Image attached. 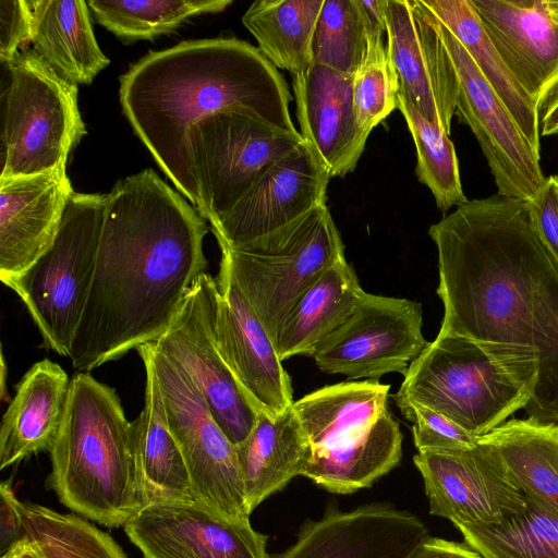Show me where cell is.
Masks as SVG:
<instances>
[{
  "label": "cell",
  "instance_id": "obj_1",
  "mask_svg": "<svg viewBox=\"0 0 558 558\" xmlns=\"http://www.w3.org/2000/svg\"><path fill=\"white\" fill-rule=\"evenodd\" d=\"M438 257V335L477 342L533 391L529 417L558 423V265L525 201L458 206L428 229Z\"/></svg>",
  "mask_w": 558,
  "mask_h": 558
},
{
  "label": "cell",
  "instance_id": "obj_2",
  "mask_svg": "<svg viewBox=\"0 0 558 558\" xmlns=\"http://www.w3.org/2000/svg\"><path fill=\"white\" fill-rule=\"evenodd\" d=\"M207 220L153 169L107 194L94 280L71 344L77 372H89L155 342L206 272Z\"/></svg>",
  "mask_w": 558,
  "mask_h": 558
},
{
  "label": "cell",
  "instance_id": "obj_3",
  "mask_svg": "<svg viewBox=\"0 0 558 558\" xmlns=\"http://www.w3.org/2000/svg\"><path fill=\"white\" fill-rule=\"evenodd\" d=\"M119 96L137 137L195 207L187 153L193 124L216 112L235 111L298 132L284 77L258 48L235 37L187 40L150 51L120 76Z\"/></svg>",
  "mask_w": 558,
  "mask_h": 558
},
{
  "label": "cell",
  "instance_id": "obj_4",
  "mask_svg": "<svg viewBox=\"0 0 558 558\" xmlns=\"http://www.w3.org/2000/svg\"><path fill=\"white\" fill-rule=\"evenodd\" d=\"M48 452V486L74 513L120 527L140 510L132 422L116 390L88 372L71 377L63 420Z\"/></svg>",
  "mask_w": 558,
  "mask_h": 558
},
{
  "label": "cell",
  "instance_id": "obj_5",
  "mask_svg": "<svg viewBox=\"0 0 558 558\" xmlns=\"http://www.w3.org/2000/svg\"><path fill=\"white\" fill-rule=\"evenodd\" d=\"M397 404L433 409L482 437L530 403L533 391L477 342L437 335L410 364Z\"/></svg>",
  "mask_w": 558,
  "mask_h": 558
},
{
  "label": "cell",
  "instance_id": "obj_6",
  "mask_svg": "<svg viewBox=\"0 0 558 558\" xmlns=\"http://www.w3.org/2000/svg\"><path fill=\"white\" fill-rule=\"evenodd\" d=\"M222 264L272 342L302 294L344 256L326 202L236 248L220 246Z\"/></svg>",
  "mask_w": 558,
  "mask_h": 558
},
{
  "label": "cell",
  "instance_id": "obj_7",
  "mask_svg": "<svg viewBox=\"0 0 558 558\" xmlns=\"http://www.w3.org/2000/svg\"><path fill=\"white\" fill-rule=\"evenodd\" d=\"M107 194L76 193L58 234L27 270L11 280L44 345L69 356L92 289Z\"/></svg>",
  "mask_w": 558,
  "mask_h": 558
},
{
  "label": "cell",
  "instance_id": "obj_8",
  "mask_svg": "<svg viewBox=\"0 0 558 558\" xmlns=\"http://www.w3.org/2000/svg\"><path fill=\"white\" fill-rule=\"evenodd\" d=\"M7 69L2 88L0 178L29 175L66 162L87 131L77 85L60 76L35 50L23 49Z\"/></svg>",
  "mask_w": 558,
  "mask_h": 558
},
{
  "label": "cell",
  "instance_id": "obj_9",
  "mask_svg": "<svg viewBox=\"0 0 558 558\" xmlns=\"http://www.w3.org/2000/svg\"><path fill=\"white\" fill-rule=\"evenodd\" d=\"M303 143L300 132L283 131L240 112L203 118L187 134L196 209L208 222L222 216L269 167Z\"/></svg>",
  "mask_w": 558,
  "mask_h": 558
},
{
  "label": "cell",
  "instance_id": "obj_10",
  "mask_svg": "<svg viewBox=\"0 0 558 558\" xmlns=\"http://www.w3.org/2000/svg\"><path fill=\"white\" fill-rule=\"evenodd\" d=\"M140 347L155 368L168 423L189 471L194 500L227 518L250 521L252 512L246 504L235 446L215 421L186 372L153 342Z\"/></svg>",
  "mask_w": 558,
  "mask_h": 558
},
{
  "label": "cell",
  "instance_id": "obj_11",
  "mask_svg": "<svg viewBox=\"0 0 558 558\" xmlns=\"http://www.w3.org/2000/svg\"><path fill=\"white\" fill-rule=\"evenodd\" d=\"M218 299L216 278L204 272L167 330L153 343L186 372L221 430L236 446L253 429L257 411L220 354L215 330Z\"/></svg>",
  "mask_w": 558,
  "mask_h": 558
},
{
  "label": "cell",
  "instance_id": "obj_12",
  "mask_svg": "<svg viewBox=\"0 0 558 558\" xmlns=\"http://www.w3.org/2000/svg\"><path fill=\"white\" fill-rule=\"evenodd\" d=\"M422 304L367 293L350 317L316 347L313 359L327 374L350 380H378L408 371L428 344L423 336Z\"/></svg>",
  "mask_w": 558,
  "mask_h": 558
},
{
  "label": "cell",
  "instance_id": "obj_13",
  "mask_svg": "<svg viewBox=\"0 0 558 558\" xmlns=\"http://www.w3.org/2000/svg\"><path fill=\"white\" fill-rule=\"evenodd\" d=\"M432 17L458 78L456 114L474 134L495 180L497 194L530 201L546 179L541 168V156L529 144L468 51L439 21Z\"/></svg>",
  "mask_w": 558,
  "mask_h": 558
},
{
  "label": "cell",
  "instance_id": "obj_14",
  "mask_svg": "<svg viewBox=\"0 0 558 558\" xmlns=\"http://www.w3.org/2000/svg\"><path fill=\"white\" fill-rule=\"evenodd\" d=\"M429 513L460 525H488L521 512L526 498L498 454L481 442L460 451H417Z\"/></svg>",
  "mask_w": 558,
  "mask_h": 558
},
{
  "label": "cell",
  "instance_id": "obj_15",
  "mask_svg": "<svg viewBox=\"0 0 558 558\" xmlns=\"http://www.w3.org/2000/svg\"><path fill=\"white\" fill-rule=\"evenodd\" d=\"M386 37L399 94L450 135L458 78L432 15L418 0H388Z\"/></svg>",
  "mask_w": 558,
  "mask_h": 558
},
{
  "label": "cell",
  "instance_id": "obj_16",
  "mask_svg": "<svg viewBox=\"0 0 558 558\" xmlns=\"http://www.w3.org/2000/svg\"><path fill=\"white\" fill-rule=\"evenodd\" d=\"M123 529L143 558H270L267 536L250 521L195 500L142 508Z\"/></svg>",
  "mask_w": 558,
  "mask_h": 558
},
{
  "label": "cell",
  "instance_id": "obj_17",
  "mask_svg": "<svg viewBox=\"0 0 558 558\" xmlns=\"http://www.w3.org/2000/svg\"><path fill=\"white\" fill-rule=\"evenodd\" d=\"M330 178L305 142L269 167L222 216L210 220L219 246L236 248L327 201Z\"/></svg>",
  "mask_w": 558,
  "mask_h": 558
},
{
  "label": "cell",
  "instance_id": "obj_18",
  "mask_svg": "<svg viewBox=\"0 0 558 558\" xmlns=\"http://www.w3.org/2000/svg\"><path fill=\"white\" fill-rule=\"evenodd\" d=\"M216 281L215 330L220 354L257 413L275 417L294 402L290 376L271 338L222 264Z\"/></svg>",
  "mask_w": 558,
  "mask_h": 558
},
{
  "label": "cell",
  "instance_id": "obj_19",
  "mask_svg": "<svg viewBox=\"0 0 558 558\" xmlns=\"http://www.w3.org/2000/svg\"><path fill=\"white\" fill-rule=\"evenodd\" d=\"M428 535L414 514L386 504L350 511L335 506L305 522L296 541L271 558H404Z\"/></svg>",
  "mask_w": 558,
  "mask_h": 558
},
{
  "label": "cell",
  "instance_id": "obj_20",
  "mask_svg": "<svg viewBox=\"0 0 558 558\" xmlns=\"http://www.w3.org/2000/svg\"><path fill=\"white\" fill-rule=\"evenodd\" d=\"M65 165L0 178V279L4 286L52 245L74 194Z\"/></svg>",
  "mask_w": 558,
  "mask_h": 558
},
{
  "label": "cell",
  "instance_id": "obj_21",
  "mask_svg": "<svg viewBox=\"0 0 558 558\" xmlns=\"http://www.w3.org/2000/svg\"><path fill=\"white\" fill-rule=\"evenodd\" d=\"M295 116L306 146L329 178L352 172L369 136L359 124L353 75L312 63L292 75Z\"/></svg>",
  "mask_w": 558,
  "mask_h": 558
},
{
  "label": "cell",
  "instance_id": "obj_22",
  "mask_svg": "<svg viewBox=\"0 0 558 558\" xmlns=\"http://www.w3.org/2000/svg\"><path fill=\"white\" fill-rule=\"evenodd\" d=\"M498 53L537 98L558 66V26L544 0H469Z\"/></svg>",
  "mask_w": 558,
  "mask_h": 558
},
{
  "label": "cell",
  "instance_id": "obj_23",
  "mask_svg": "<svg viewBox=\"0 0 558 558\" xmlns=\"http://www.w3.org/2000/svg\"><path fill=\"white\" fill-rule=\"evenodd\" d=\"M145 367L144 408L132 421V453L140 509L193 501L189 471L171 433L160 385L147 352L138 347Z\"/></svg>",
  "mask_w": 558,
  "mask_h": 558
},
{
  "label": "cell",
  "instance_id": "obj_24",
  "mask_svg": "<svg viewBox=\"0 0 558 558\" xmlns=\"http://www.w3.org/2000/svg\"><path fill=\"white\" fill-rule=\"evenodd\" d=\"M70 381L49 359L34 363L23 375L1 422V470L50 450L63 420Z\"/></svg>",
  "mask_w": 558,
  "mask_h": 558
},
{
  "label": "cell",
  "instance_id": "obj_25",
  "mask_svg": "<svg viewBox=\"0 0 558 558\" xmlns=\"http://www.w3.org/2000/svg\"><path fill=\"white\" fill-rule=\"evenodd\" d=\"M235 451L251 512L302 475L313 457V446L292 405L275 417L257 413L253 429Z\"/></svg>",
  "mask_w": 558,
  "mask_h": 558
},
{
  "label": "cell",
  "instance_id": "obj_26",
  "mask_svg": "<svg viewBox=\"0 0 558 558\" xmlns=\"http://www.w3.org/2000/svg\"><path fill=\"white\" fill-rule=\"evenodd\" d=\"M402 433L386 410L371 426L327 447L313 448L302 476L336 494L369 487L398 465Z\"/></svg>",
  "mask_w": 558,
  "mask_h": 558
},
{
  "label": "cell",
  "instance_id": "obj_27",
  "mask_svg": "<svg viewBox=\"0 0 558 558\" xmlns=\"http://www.w3.org/2000/svg\"><path fill=\"white\" fill-rule=\"evenodd\" d=\"M34 50L63 78L90 84L110 63L83 0H28Z\"/></svg>",
  "mask_w": 558,
  "mask_h": 558
},
{
  "label": "cell",
  "instance_id": "obj_28",
  "mask_svg": "<svg viewBox=\"0 0 558 558\" xmlns=\"http://www.w3.org/2000/svg\"><path fill=\"white\" fill-rule=\"evenodd\" d=\"M366 292L345 257L329 267L298 300L278 330V357L312 356L316 347L354 312Z\"/></svg>",
  "mask_w": 558,
  "mask_h": 558
},
{
  "label": "cell",
  "instance_id": "obj_29",
  "mask_svg": "<svg viewBox=\"0 0 558 558\" xmlns=\"http://www.w3.org/2000/svg\"><path fill=\"white\" fill-rule=\"evenodd\" d=\"M468 51L511 113L534 151L541 156L537 104L509 70L469 0H420Z\"/></svg>",
  "mask_w": 558,
  "mask_h": 558
},
{
  "label": "cell",
  "instance_id": "obj_30",
  "mask_svg": "<svg viewBox=\"0 0 558 558\" xmlns=\"http://www.w3.org/2000/svg\"><path fill=\"white\" fill-rule=\"evenodd\" d=\"M527 498L558 514V423L511 418L478 438Z\"/></svg>",
  "mask_w": 558,
  "mask_h": 558
},
{
  "label": "cell",
  "instance_id": "obj_31",
  "mask_svg": "<svg viewBox=\"0 0 558 558\" xmlns=\"http://www.w3.org/2000/svg\"><path fill=\"white\" fill-rule=\"evenodd\" d=\"M390 385L348 380L316 389L292 408L313 448L327 447L371 426L386 410Z\"/></svg>",
  "mask_w": 558,
  "mask_h": 558
},
{
  "label": "cell",
  "instance_id": "obj_32",
  "mask_svg": "<svg viewBox=\"0 0 558 558\" xmlns=\"http://www.w3.org/2000/svg\"><path fill=\"white\" fill-rule=\"evenodd\" d=\"M324 0H257L242 23L258 50L291 76L312 64V38Z\"/></svg>",
  "mask_w": 558,
  "mask_h": 558
},
{
  "label": "cell",
  "instance_id": "obj_33",
  "mask_svg": "<svg viewBox=\"0 0 558 558\" xmlns=\"http://www.w3.org/2000/svg\"><path fill=\"white\" fill-rule=\"evenodd\" d=\"M525 498L524 510L500 523L457 529L483 558H558V514Z\"/></svg>",
  "mask_w": 558,
  "mask_h": 558
},
{
  "label": "cell",
  "instance_id": "obj_34",
  "mask_svg": "<svg viewBox=\"0 0 558 558\" xmlns=\"http://www.w3.org/2000/svg\"><path fill=\"white\" fill-rule=\"evenodd\" d=\"M23 537L41 558H128L120 545L86 519L34 502L20 505Z\"/></svg>",
  "mask_w": 558,
  "mask_h": 558
},
{
  "label": "cell",
  "instance_id": "obj_35",
  "mask_svg": "<svg viewBox=\"0 0 558 558\" xmlns=\"http://www.w3.org/2000/svg\"><path fill=\"white\" fill-rule=\"evenodd\" d=\"M97 23L117 37L132 41L153 39L178 29L189 19L218 13L232 0H88Z\"/></svg>",
  "mask_w": 558,
  "mask_h": 558
},
{
  "label": "cell",
  "instance_id": "obj_36",
  "mask_svg": "<svg viewBox=\"0 0 558 558\" xmlns=\"http://www.w3.org/2000/svg\"><path fill=\"white\" fill-rule=\"evenodd\" d=\"M397 109L415 145V174L429 189L437 208L446 216L450 208L469 201L462 189L454 145L448 134L426 120L399 92Z\"/></svg>",
  "mask_w": 558,
  "mask_h": 558
},
{
  "label": "cell",
  "instance_id": "obj_37",
  "mask_svg": "<svg viewBox=\"0 0 558 558\" xmlns=\"http://www.w3.org/2000/svg\"><path fill=\"white\" fill-rule=\"evenodd\" d=\"M367 49L359 0H324L312 38V63L354 75Z\"/></svg>",
  "mask_w": 558,
  "mask_h": 558
},
{
  "label": "cell",
  "instance_id": "obj_38",
  "mask_svg": "<svg viewBox=\"0 0 558 558\" xmlns=\"http://www.w3.org/2000/svg\"><path fill=\"white\" fill-rule=\"evenodd\" d=\"M384 34L367 32L366 53L353 75L356 118L368 134L397 109L399 81L387 53Z\"/></svg>",
  "mask_w": 558,
  "mask_h": 558
},
{
  "label": "cell",
  "instance_id": "obj_39",
  "mask_svg": "<svg viewBox=\"0 0 558 558\" xmlns=\"http://www.w3.org/2000/svg\"><path fill=\"white\" fill-rule=\"evenodd\" d=\"M397 405L402 415L413 423V441L417 451H460L478 444V437L433 409L413 402Z\"/></svg>",
  "mask_w": 558,
  "mask_h": 558
},
{
  "label": "cell",
  "instance_id": "obj_40",
  "mask_svg": "<svg viewBox=\"0 0 558 558\" xmlns=\"http://www.w3.org/2000/svg\"><path fill=\"white\" fill-rule=\"evenodd\" d=\"M526 204L535 233L558 265V175L546 177Z\"/></svg>",
  "mask_w": 558,
  "mask_h": 558
},
{
  "label": "cell",
  "instance_id": "obj_41",
  "mask_svg": "<svg viewBox=\"0 0 558 558\" xmlns=\"http://www.w3.org/2000/svg\"><path fill=\"white\" fill-rule=\"evenodd\" d=\"M32 40L28 0H0V61L10 62Z\"/></svg>",
  "mask_w": 558,
  "mask_h": 558
},
{
  "label": "cell",
  "instance_id": "obj_42",
  "mask_svg": "<svg viewBox=\"0 0 558 558\" xmlns=\"http://www.w3.org/2000/svg\"><path fill=\"white\" fill-rule=\"evenodd\" d=\"M21 501L15 497L11 481L0 485V549L1 555L23 538Z\"/></svg>",
  "mask_w": 558,
  "mask_h": 558
},
{
  "label": "cell",
  "instance_id": "obj_43",
  "mask_svg": "<svg viewBox=\"0 0 558 558\" xmlns=\"http://www.w3.org/2000/svg\"><path fill=\"white\" fill-rule=\"evenodd\" d=\"M404 558H483L465 542L427 536Z\"/></svg>",
  "mask_w": 558,
  "mask_h": 558
},
{
  "label": "cell",
  "instance_id": "obj_44",
  "mask_svg": "<svg viewBox=\"0 0 558 558\" xmlns=\"http://www.w3.org/2000/svg\"><path fill=\"white\" fill-rule=\"evenodd\" d=\"M541 136H558V83L537 100Z\"/></svg>",
  "mask_w": 558,
  "mask_h": 558
},
{
  "label": "cell",
  "instance_id": "obj_45",
  "mask_svg": "<svg viewBox=\"0 0 558 558\" xmlns=\"http://www.w3.org/2000/svg\"><path fill=\"white\" fill-rule=\"evenodd\" d=\"M16 545L19 547L22 558H41L26 538L23 537L21 541L16 543Z\"/></svg>",
  "mask_w": 558,
  "mask_h": 558
},
{
  "label": "cell",
  "instance_id": "obj_46",
  "mask_svg": "<svg viewBox=\"0 0 558 558\" xmlns=\"http://www.w3.org/2000/svg\"><path fill=\"white\" fill-rule=\"evenodd\" d=\"M544 7L550 20L558 26V0H544Z\"/></svg>",
  "mask_w": 558,
  "mask_h": 558
},
{
  "label": "cell",
  "instance_id": "obj_47",
  "mask_svg": "<svg viewBox=\"0 0 558 558\" xmlns=\"http://www.w3.org/2000/svg\"><path fill=\"white\" fill-rule=\"evenodd\" d=\"M556 83H558V66L556 68V70L554 71V73L551 74V76L548 78V81L546 82V84L544 85V87L542 88V92L537 98V100L539 99V97H542L549 88H551Z\"/></svg>",
  "mask_w": 558,
  "mask_h": 558
},
{
  "label": "cell",
  "instance_id": "obj_48",
  "mask_svg": "<svg viewBox=\"0 0 558 558\" xmlns=\"http://www.w3.org/2000/svg\"><path fill=\"white\" fill-rule=\"evenodd\" d=\"M1 558H22L17 545L14 544L11 548L1 555Z\"/></svg>",
  "mask_w": 558,
  "mask_h": 558
}]
</instances>
